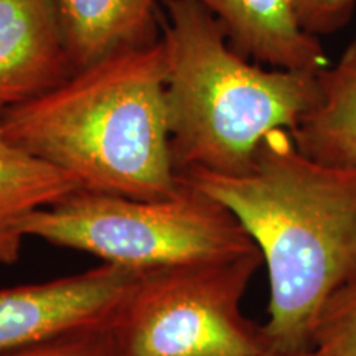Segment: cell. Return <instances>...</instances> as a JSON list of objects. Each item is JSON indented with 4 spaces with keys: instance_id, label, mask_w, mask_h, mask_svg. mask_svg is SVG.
<instances>
[{
    "instance_id": "1",
    "label": "cell",
    "mask_w": 356,
    "mask_h": 356,
    "mask_svg": "<svg viewBox=\"0 0 356 356\" xmlns=\"http://www.w3.org/2000/svg\"><path fill=\"white\" fill-rule=\"evenodd\" d=\"M180 177L225 204L259 249L269 275V351L312 350L325 307L356 284V167L315 162L277 129L244 173Z\"/></svg>"
},
{
    "instance_id": "2",
    "label": "cell",
    "mask_w": 356,
    "mask_h": 356,
    "mask_svg": "<svg viewBox=\"0 0 356 356\" xmlns=\"http://www.w3.org/2000/svg\"><path fill=\"white\" fill-rule=\"evenodd\" d=\"M162 38L114 53L0 115L12 144L73 175L81 190L137 200L181 190L172 159Z\"/></svg>"
},
{
    "instance_id": "3",
    "label": "cell",
    "mask_w": 356,
    "mask_h": 356,
    "mask_svg": "<svg viewBox=\"0 0 356 356\" xmlns=\"http://www.w3.org/2000/svg\"><path fill=\"white\" fill-rule=\"evenodd\" d=\"M170 149L178 175L249 170L269 132H292L322 102L318 71L266 68L231 48L225 26L197 0H165Z\"/></svg>"
},
{
    "instance_id": "4",
    "label": "cell",
    "mask_w": 356,
    "mask_h": 356,
    "mask_svg": "<svg viewBox=\"0 0 356 356\" xmlns=\"http://www.w3.org/2000/svg\"><path fill=\"white\" fill-rule=\"evenodd\" d=\"M181 181L177 195L162 200L79 190L32 213L22 233L137 273L256 251L225 204Z\"/></svg>"
},
{
    "instance_id": "5",
    "label": "cell",
    "mask_w": 356,
    "mask_h": 356,
    "mask_svg": "<svg viewBox=\"0 0 356 356\" xmlns=\"http://www.w3.org/2000/svg\"><path fill=\"white\" fill-rule=\"evenodd\" d=\"M261 264L256 249L142 273L115 318L124 356H264L262 327L241 310Z\"/></svg>"
},
{
    "instance_id": "6",
    "label": "cell",
    "mask_w": 356,
    "mask_h": 356,
    "mask_svg": "<svg viewBox=\"0 0 356 356\" xmlns=\"http://www.w3.org/2000/svg\"><path fill=\"white\" fill-rule=\"evenodd\" d=\"M140 274L102 262L66 277L0 289V353L109 322Z\"/></svg>"
},
{
    "instance_id": "7",
    "label": "cell",
    "mask_w": 356,
    "mask_h": 356,
    "mask_svg": "<svg viewBox=\"0 0 356 356\" xmlns=\"http://www.w3.org/2000/svg\"><path fill=\"white\" fill-rule=\"evenodd\" d=\"M73 74L55 0H0V115Z\"/></svg>"
},
{
    "instance_id": "8",
    "label": "cell",
    "mask_w": 356,
    "mask_h": 356,
    "mask_svg": "<svg viewBox=\"0 0 356 356\" xmlns=\"http://www.w3.org/2000/svg\"><path fill=\"white\" fill-rule=\"evenodd\" d=\"M225 26L231 48L257 65L317 71L330 66L318 38L305 33L289 0H197Z\"/></svg>"
},
{
    "instance_id": "9",
    "label": "cell",
    "mask_w": 356,
    "mask_h": 356,
    "mask_svg": "<svg viewBox=\"0 0 356 356\" xmlns=\"http://www.w3.org/2000/svg\"><path fill=\"white\" fill-rule=\"evenodd\" d=\"M159 0H55L74 73L162 38Z\"/></svg>"
},
{
    "instance_id": "10",
    "label": "cell",
    "mask_w": 356,
    "mask_h": 356,
    "mask_svg": "<svg viewBox=\"0 0 356 356\" xmlns=\"http://www.w3.org/2000/svg\"><path fill=\"white\" fill-rule=\"evenodd\" d=\"M79 190L76 178L12 144L0 126V264L20 259L26 218Z\"/></svg>"
},
{
    "instance_id": "11",
    "label": "cell",
    "mask_w": 356,
    "mask_h": 356,
    "mask_svg": "<svg viewBox=\"0 0 356 356\" xmlns=\"http://www.w3.org/2000/svg\"><path fill=\"white\" fill-rule=\"evenodd\" d=\"M317 74L323 99L291 132L293 144L315 162L356 167V37Z\"/></svg>"
},
{
    "instance_id": "12",
    "label": "cell",
    "mask_w": 356,
    "mask_h": 356,
    "mask_svg": "<svg viewBox=\"0 0 356 356\" xmlns=\"http://www.w3.org/2000/svg\"><path fill=\"white\" fill-rule=\"evenodd\" d=\"M115 318L3 351L0 356H124L115 332Z\"/></svg>"
},
{
    "instance_id": "13",
    "label": "cell",
    "mask_w": 356,
    "mask_h": 356,
    "mask_svg": "<svg viewBox=\"0 0 356 356\" xmlns=\"http://www.w3.org/2000/svg\"><path fill=\"white\" fill-rule=\"evenodd\" d=\"M312 348L322 356H356V284L338 292L320 315Z\"/></svg>"
},
{
    "instance_id": "14",
    "label": "cell",
    "mask_w": 356,
    "mask_h": 356,
    "mask_svg": "<svg viewBox=\"0 0 356 356\" xmlns=\"http://www.w3.org/2000/svg\"><path fill=\"white\" fill-rule=\"evenodd\" d=\"M297 24L320 38L346 29L353 20L356 0H289Z\"/></svg>"
},
{
    "instance_id": "15",
    "label": "cell",
    "mask_w": 356,
    "mask_h": 356,
    "mask_svg": "<svg viewBox=\"0 0 356 356\" xmlns=\"http://www.w3.org/2000/svg\"><path fill=\"white\" fill-rule=\"evenodd\" d=\"M264 356H322L317 350H307V351H299V353H275V351H267Z\"/></svg>"
}]
</instances>
